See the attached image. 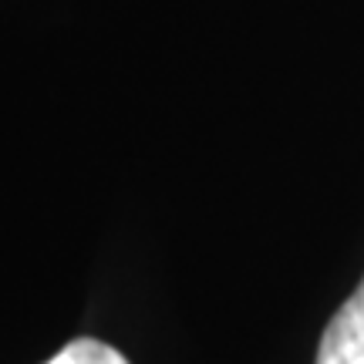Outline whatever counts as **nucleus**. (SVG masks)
I'll list each match as a JSON object with an SVG mask.
<instances>
[{
	"instance_id": "2",
	"label": "nucleus",
	"mask_w": 364,
	"mask_h": 364,
	"mask_svg": "<svg viewBox=\"0 0 364 364\" xmlns=\"http://www.w3.org/2000/svg\"><path fill=\"white\" fill-rule=\"evenodd\" d=\"M44 364H129V361H125V354L115 351L105 341L78 338V341H71V344H65L51 361H44Z\"/></svg>"
},
{
	"instance_id": "1",
	"label": "nucleus",
	"mask_w": 364,
	"mask_h": 364,
	"mask_svg": "<svg viewBox=\"0 0 364 364\" xmlns=\"http://www.w3.org/2000/svg\"><path fill=\"white\" fill-rule=\"evenodd\" d=\"M314 364H364V280L324 327Z\"/></svg>"
}]
</instances>
